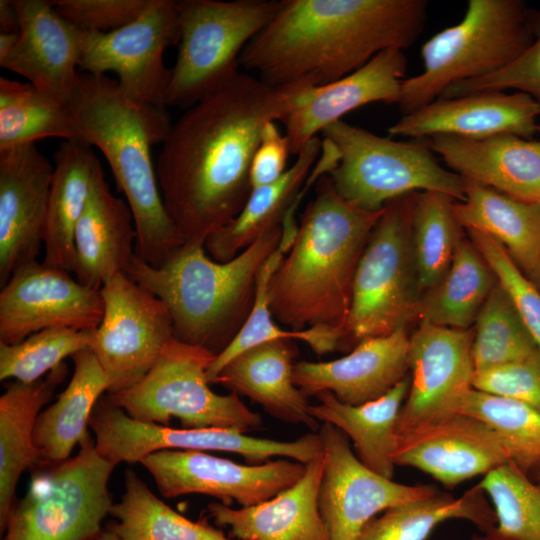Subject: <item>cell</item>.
I'll list each match as a JSON object with an SVG mask.
<instances>
[{
	"instance_id": "28",
	"label": "cell",
	"mask_w": 540,
	"mask_h": 540,
	"mask_svg": "<svg viewBox=\"0 0 540 540\" xmlns=\"http://www.w3.org/2000/svg\"><path fill=\"white\" fill-rule=\"evenodd\" d=\"M294 348L289 340H274L252 347L228 362L212 384L260 404L272 416L316 430L307 397L293 378Z\"/></svg>"
},
{
	"instance_id": "4",
	"label": "cell",
	"mask_w": 540,
	"mask_h": 540,
	"mask_svg": "<svg viewBox=\"0 0 540 540\" xmlns=\"http://www.w3.org/2000/svg\"><path fill=\"white\" fill-rule=\"evenodd\" d=\"M316 188L272 275L270 309L291 330L334 329L343 342L356 267L383 209L368 211L344 199L327 174Z\"/></svg>"
},
{
	"instance_id": "10",
	"label": "cell",
	"mask_w": 540,
	"mask_h": 540,
	"mask_svg": "<svg viewBox=\"0 0 540 540\" xmlns=\"http://www.w3.org/2000/svg\"><path fill=\"white\" fill-rule=\"evenodd\" d=\"M79 446L77 455L33 475L9 513L2 540H93L102 532L113 505L108 483L115 465L98 453L90 435Z\"/></svg>"
},
{
	"instance_id": "39",
	"label": "cell",
	"mask_w": 540,
	"mask_h": 540,
	"mask_svg": "<svg viewBox=\"0 0 540 540\" xmlns=\"http://www.w3.org/2000/svg\"><path fill=\"white\" fill-rule=\"evenodd\" d=\"M455 201L450 195L434 191L415 196L411 248L420 297L444 277L463 236L454 211Z\"/></svg>"
},
{
	"instance_id": "8",
	"label": "cell",
	"mask_w": 540,
	"mask_h": 540,
	"mask_svg": "<svg viewBox=\"0 0 540 540\" xmlns=\"http://www.w3.org/2000/svg\"><path fill=\"white\" fill-rule=\"evenodd\" d=\"M279 6L276 0L178 1L180 39L166 107L186 110L239 74L242 51Z\"/></svg>"
},
{
	"instance_id": "3",
	"label": "cell",
	"mask_w": 540,
	"mask_h": 540,
	"mask_svg": "<svg viewBox=\"0 0 540 540\" xmlns=\"http://www.w3.org/2000/svg\"><path fill=\"white\" fill-rule=\"evenodd\" d=\"M79 141L98 148L124 193L135 222V255L159 268L185 244L170 219L152 159L172 122L165 106L127 97L106 75L80 72L68 105Z\"/></svg>"
},
{
	"instance_id": "21",
	"label": "cell",
	"mask_w": 540,
	"mask_h": 540,
	"mask_svg": "<svg viewBox=\"0 0 540 540\" xmlns=\"http://www.w3.org/2000/svg\"><path fill=\"white\" fill-rule=\"evenodd\" d=\"M540 110L527 94L518 91H483L459 97H438L403 115L388 128L394 137L411 140L439 135L484 138L514 134L534 138L539 133Z\"/></svg>"
},
{
	"instance_id": "9",
	"label": "cell",
	"mask_w": 540,
	"mask_h": 540,
	"mask_svg": "<svg viewBox=\"0 0 540 540\" xmlns=\"http://www.w3.org/2000/svg\"><path fill=\"white\" fill-rule=\"evenodd\" d=\"M212 351L172 337L150 371L134 386L106 399L130 417L162 425L179 419L183 428H226L247 432L262 420L238 395L213 392L207 370Z\"/></svg>"
},
{
	"instance_id": "7",
	"label": "cell",
	"mask_w": 540,
	"mask_h": 540,
	"mask_svg": "<svg viewBox=\"0 0 540 540\" xmlns=\"http://www.w3.org/2000/svg\"><path fill=\"white\" fill-rule=\"evenodd\" d=\"M340 160L327 174L336 191L354 205L379 211L391 200L417 192L465 198L466 181L441 166L422 140L396 141L340 120L322 132Z\"/></svg>"
},
{
	"instance_id": "44",
	"label": "cell",
	"mask_w": 540,
	"mask_h": 540,
	"mask_svg": "<svg viewBox=\"0 0 540 540\" xmlns=\"http://www.w3.org/2000/svg\"><path fill=\"white\" fill-rule=\"evenodd\" d=\"M94 330L49 328L17 344L0 342V380L35 382L67 357L91 348Z\"/></svg>"
},
{
	"instance_id": "35",
	"label": "cell",
	"mask_w": 540,
	"mask_h": 540,
	"mask_svg": "<svg viewBox=\"0 0 540 540\" xmlns=\"http://www.w3.org/2000/svg\"><path fill=\"white\" fill-rule=\"evenodd\" d=\"M496 282L485 258L462 236L444 277L419 298L416 317L437 326L471 329Z\"/></svg>"
},
{
	"instance_id": "20",
	"label": "cell",
	"mask_w": 540,
	"mask_h": 540,
	"mask_svg": "<svg viewBox=\"0 0 540 540\" xmlns=\"http://www.w3.org/2000/svg\"><path fill=\"white\" fill-rule=\"evenodd\" d=\"M54 165L34 143L0 150V285L37 260Z\"/></svg>"
},
{
	"instance_id": "5",
	"label": "cell",
	"mask_w": 540,
	"mask_h": 540,
	"mask_svg": "<svg viewBox=\"0 0 540 540\" xmlns=\"http://www.w3.org/2000/svg\"><path fill=\"white\" fill-rule=\"evenodd\" d=\"M281 237L282 225L226 262L212 259L200 243L184 244L159 268L135 255L126 274L165 303L176 339L217 355L245 323L254 302L257 274Z\"/></svg>"
},
{
	"instance_id": "53",
	"label": "cell",
	"mask_w": 540,
	"mask_h": 540,
	"mask_svg": "<svg viewBox=\"0 0 540 540\" xmlns=\"http://www.w3.org/2000/svg\"><path fill=\"white\" fill-rule=\"evenodd\" d=\"M93 540H122L120 539L114 532L111 530L109 532H101L95 539Z\"/></svg>"
},
{
	"instance_id": "32",
	"label": "cell",
	"mask_w": 540,
	"mask_h": 540,
	"mask_svg": "<svg viewBox=\"0 0 540 540\" xmlns=\"http://www.w3.org/2000/svg\"><path fill=\"white\" fill-rule=\"evenodd\" d=\"M100 162L88 144L64 140L54 154L44 232V260L70 273L74 265V233L86 206Z\"/></svg>"
},
{
	"instance_id": "12",
	"label": "cell",
	"mask_w": 540,
	"mask_h": 540,
	"mask_svg": "<svg viewBox=\"0 0 540 540\" xmlns=\"http://www.w3.org/2000/svg\"><path fill=\"white\" fill-rule=\"evenodd\" d=\"M89 427L98 453L113 465L136 463L162 450L224 451L237 453L260 464L272 457H285L307 464L323 452L319 433L297 440L256 438L235 429L172 428L136 420L102 397L93 409Z\"/></svg>"
},
{
	"instance_id": "52",
	"label": "cell",
	"mask_w": 540,
	"mask_h": 540,
	"mask_svg": "<svg viewBox=\"0 0 540 540\" xmlns=\"http://www.w3.org/2000/svg\"><path fill=\"white\" fill-rule=\"evenodd\" d=\"M527 277L534 286L540 291V259L530 275Z\"/></svg>"
},
{
	"instance_id": "42",
	"label": "cell",
	"mask_w": 540,
	"mask_h": 540,
	"mask_svg": "<svg viewBox=\"0 0 540 540\" xmlns=\"http://www.w3.org/2000/svg\"><path fill=\"white\" fill-rule=\"evenodd\" d=\"M489 498L496 526L489 540H540V482L514 463L502 465L478 483Z\"/></svg>"
},
{
	"instance_id": "47",
	"label": "cell",
	"mask_w": 540,
	"mask_h": 540,
	"mask_svg": "<svg viewBox=\"0 0 540 540\" xmlns=\"http://www.w3.org/2000/svg\"><path fill=\"white\" fill-rule=\"evenodd\" d=\"M150 0H53L56 11L81 31L109 33L136 19Z\"/></svg>"
},
{
	"instance_id": "25",
	"label": "cell",
	"mask_w": 540,
	"mask_h": 540,
	"mask_svg": "<svg viewBox=\"0 0 540 540\" xmlns=\"http://www.w3.org/2000/svg\"><path fill=\"white\" fill-rule=\"evenodd\" d=\"M429 146L465 181L509 196L540 201V139L514 134L484 138L439 135Z\"/></svg>"
},
{
	"instance_id": "22",
	"label": "cell",
	"mask_w": 540,
	"mask_h": 540,
	"mask_svg": "<svg viewBox=\"0 0 540 540\" xmlns=\"http://www.w3.org/2000/svg\"><path fill=\"white\" fill-rule=\"evenodd\" d=\"M407 69L403 50L387 49L356 71L331 83L302 88L281 122L291 154L318 132L366 104L397 103Z\"/></svg>"
},
{
	"instance_id": "23",
	"label": "cell",
	"mask_w": 540,
	"mask_h": 540,
	"mask_svg": "<svg viewBox=\"0 0 540 540\" xmlns=\"http://www.w3.org/2000/svg\"><path fill=\"white\" fill-rule=\"evenodd\" d=\"M19 40L2 61L4 69L25 77L38 89L69 105L79 73L86 32L46 0H14Z\"/></svg>"
},
{
	"instance_id": "31",
	"label": "cell",
	"mask_w": 540,
	"mask_h": 540,
	"mask_svg": "<svg viewBox=\"0 0 540 540\" xmlns=\"http://www.w3.org/2000/svg\"><path fill=\"white\" fill-rule=\"evenodd\" d=\"M321 145L322 139L312 138L277 181L251 190L237 216L206 239L204 247L212 259L229 261L261 235L282 225L320 156Z\"/></svg>"
},
{
	"instance_id": "55",
	"label": "cell",
	"mask_w": 540,
	"mask_h": 540,
	"mask_svg": "<svg viewBox=\"0 0 540 540\" xmlns=\"http://www.w3.org/2000/svg\"><path fill=\"white\" fill-rule=\"evenodd\" d=\"M472 540H489L486 536H475Z\"/></svg>"
},
{
	"instance_id": "15",
	"label": "cell",
	"mask_w": 540,
	"mask_h": 540,
	"mask_svg": "<svg viewBox=\"0 0 540 540\" xmlns=\"http://www.w3.org/2000/svg\"><path fill=\"white\" fill-rule=\"evenodd\" d=\"M141 464L165 498L203 494L225 505L236 501L242 507L257 505L288 489L302 477L306 467L291 459L239 464L195 450L158 451Z\"/></svg>"
},
{
	"instance_id": "14",
	"label": "cell",
	"mask_w": 540,
	"mask_h": 540,
	"mask_svg": "<svg viewBox=\"0 0 540 540\" xmlns=\"http://www.w3.org/2000/svg\"><path fill=\"white\" fill-rule=\"evenodd\" d=\"M179 39L178 1L150 0L127 25L109 33L86 32L79 68L97 76L113 72L127 97L166 107L171 68L163 55Z\"/></svg>"
},
{
	"instance_id": "16",
	"label": "cell",
	"mask_w": 540,
	"mask_h": 540,
	"mask_svg": "<svg viewBox=\"0 0 540 540\" xmlns=\"http://www.w3.org/2000/svg\"><path fill=\"white\" fill-rule=\"evenodd\" d=\"M0 292V342L17 344L49 328L95 330L101 322V289L37 260L17 268Z\"/></svg>"
},
{
	"instance_id": "36",
	"label": "cell",
	"mask_w": 540,
	"mask_h": 540,
	"mask_svg": "<svg viewBox=\"0 0 540 540\" xmlns=\"http://www.w3.org/2000/svg\"><path fill=\"white\" fill-rule=\"evenodd\" d=\"M452 519L466 520L485 535L496 526L492 505L477 484L457 498L439 491L388 508L369 521L355 540H427L439 524Z\"/></svg>"
},
{
	"instance_id": "13",
	"label": "cell",
	"mask_w": 540,
	"mask_h": 540,
	"mask_svg": "<svg viewBox=\"0 0 540 540\" xmlns=\"http://www.w3.org/2000/svg\"><path fill=\"white\" fill-rule=\"evenodd\" d=\"M104 312L93 331L91 351L108 381V393L137 384L154 366L173 336L165 303L126 273L101 287Z\"/></svg>"
},
{
	"instance_id": "27",
	"label": "cell",
	"mask_w": 540,
	"mask_h": 540,
	"mask_svg": "<svg viewBox=\"0 0 540 540\" xmlns=\"http://www.w3.org/2000/svg\"><path fill=\"white\" fill-rule=\"evenodd\" d=\"M323 470L322 453L306 464L294 485L273 498L238 509L214 502L208 511L239 540H329L318 501Z\"/></svg>"
},
{
	"instance_id": "29",
	"label": "cell",
	"mask_w": 540,
	"mask_h": 540,
	"mask_svg": "<svg viewBox=\"0 0 540 540\" xmlns=\"http://www.w3.org/2000/svg\"><path fill=\"white\" fill-rule=\"evenodd\" d=\"M67 374L65 364L35 382L14 381L0 397V526L14 505L22 473L40 462L34 431L41 409Z\"/></svg>"
},
{
	"instance_id": "24",
	"label": "cell",
	"mask_w": 540,
	"mask_h": 540,
	"mask_svg": "<svg viewBox=\"0 0 540 540\" xmlns=\"http://www.w3.org/2000/svg\"><path fill=\"white\" fill-rule=\"evenodd\" d=\"M409 338L402 327L386 336L363 339L336 360L296 362L294 383L306 397L329 391L348 405L374 401L410 374Z\"/></svg>"
},
{
	"instance_id": "19",
	"label": "cell",
	"mask_w": 540,
	"mask_h": 540,
	"mask_svg": "<svg viewBox=\"0 0 540 540\" xmlns=\"http://www.w3.org/2000/svg\"><path fill=\"white\" fill-rule=\"evenodd\" d=\"M393 462L416 468L453 488L512 459L506 443L491 426L457 413L398 435Z\"/></svg>"
},
{
	"instance_id": "38",
	"label": "cell",
	"mask_w": 540,
	"mask_h": 540,
	"mask_svg": "<svg viewBox=\"0 0 540 540\" xmlns=\"http://www.w3.org/2000/svg\"><path fill=\"white\" fill-rule=\"evenodd\" d=\"M47 137L78 140L67 105L31 83L0 78V150Z\"/></svg>"
},
{
	"instance_id": "46",
	"label": "cell",
	"mask_w": 540,
	"mask_h": 540,
	"mask_svg": "<svg viewBox=\"0 0 540 540\" xmlns=\"http://www.w3.org/2000/svg\"><path fill=\"white\" fill-rule=\"evenodd\" d=\"M466 231L499 283L510 295L540 351V291L518 268L500 243L479 231Z\"/></svg>"
},
{
	"instance_id": "30",
	"label": "cell",
	"mask_w": 540,
	"mask_h": 540,
	"mask_svg": "<svg viewBox=\"0 0 540 540\" xmlns=\"http://www.w3.org/2000/svg\"><path fill=\"white\" fill-rule=\"evenodd\" d=\"M410 387V374L382 397L361 405H348L329 392L310 405L314 419L341 430L351 439L358 459L375 473L393 479V453L397 423Z\"/></svg>"
},
{
	"instance_id": "54",
	"label": "cell",
	"mask_w": 540,
	"mask_h": 540,
	"mask_svg": "<svg viewBox=\"0 0 540 540\" xmlns=\"http://www.w3.org/2000/svg\"><path fill=\"white\" fill-rule=\"evenodd\" d=\"M528 476L534 481L540 482V467L533 470Z\"/></svg>"
},
{
	"instance_id": "17",
	"label": "cell",
	"mask_w": 540,
	"mask_h": 540,
	"mask_svg": "<svg viewBox=\"0 0 540 540\" xmlns=\"http://www.w3.org/2000/svg\"><path fill=\"white\" fill-rule=\"evenodd\" d=\"M318 433L324 454L318 501L329 540H355L377 514L439 492L430 485H405L370 470L352 451L348 437L331 424L323 423Z\"/></svg>"
},
{
	"instance_id": "26",
	"label": "cell",
	"mask_w": 540,
	"mask_h": 540,
	"mask_svg": "<svg viewBox=\"0 0 540 540\" xmlns=\"http://www.w3.org/2000/svg\"><path fill=\"white\" fill-rule=\"evenodd\" d=\"M136 240L132 211L111 192L100 165L75 228L72 274L81 284L101 289L116 274L126 273Z\"/></svg>"
},
{
	"instance_id": "49",
	"label": "cell",
	"mask_w": 540,
	"mask_h": 540,
	"mask_svg": "<svg viewBox=\"0 0 540 540\" xmlns=\"http://www.w3.org/2000/svg\"><path fill=\"white\" fill-rule=\"evenodd\" d=\"M289 154L291 149L286 135L280 132L276 121L267 122L250 167L251 188L277 181L288 169L286 165Z\"/></svg>"
},
{
	"instance_id": "1",
	"label": "cell",
	"mask_w": 540,
	"mask_h": 540,
	"mask_svg": "<svg viewBox=\"0 0 540 540\" xmlns=\"http://www.w3.org/2000/svg\"><path fill=\"white\" fill-rule=\"evenodd\" d=\"M302 88L243 73L186 109L162 143L156 173L166 211L185 244H204L241 211L262 129L281 121Z\"/></svg>"
},
{
	"instance_id": "41",
	"label": "cell",
	"mask_w": 540,
	"mask_h": 540,
	"mask_svg": "<svg viewBox=\"0 0 540 540\" xmlns=\"http://www.w3.org/2000/svg\"><path fill=\"white\" fill-rule=\"evenodd\" d=\"M475 371L520 361H540V351L513 300L497 280L473 327Z\"/></svg>"
},
{
	"instance_id": "6",
	"label": "cell",
	"mask_w": 540,
	"mask_h": 540,
	"mask_svg": "<svg viewBox=\"0 0 540 540\" xmlns=\"http://www.w3.org/2000/svg\"><path fill=\"white\" fill-rule=\"evenodd\" d=\"M530 11L521 0H469L462 19L429 38L423 70L404 78L397 105L403 115L440 97L449 86L492 75L533 40Z\"/></svg>"
},
{
	"instance_id": "18",
	"label": "cell",
	"mask_w": 540,
	"mask_h": 540,
	"mask_svg": "<svg viewBox=\"0 0 540 540\" xmlns=\"http://www.w3.org/2000/svg\"><path fill=\"white\" fill-rule=\"evenodd\" d=\"M473 328L454 329L420 321L409 338L410 387L397 436L459 413L473 389Z\"/></svg>"
},
{
	"instance_id": "11",
	"label": "cell",
	"mask_w": 540,
	"mask_h": 540,
	"mask_svg": "<svg viewBox=\"0 0 540 540\" xmlns=\"http://www.w3.org/2000/svg\"><path fill=\"white\" fill-rule=\"evenodd\" d=\"M417 193L400 196L384 206L356 267L342 343L389 335L416 316L420 296L411 219Z\"/></svg>"
},
{
	"instance_id": "34",
	"label": "cell",
	"mask_w": 540,
	"mask_h": 540,
	"mask_svg": "<svg viewBox=\"0 0 540 540\" xmlns=\"http://www.w3.org/2000/svg\"><path fill=\"white\" fill-rule=\"evenodd\" d=\"M74 371L57 400L37 419L34 442L40 462L58 463L70 458L73 448L90 435L94 407L109 391V381L91 349L72 357Z\"/></svg>"
},
{
	"instance_id": "51",
	"label": "cell",
	"mask_w": 540,
	"mask_h": 540,
	"mask_svg": "<svg viewBox=\"0 0 540 540\" xmlns=\"http://www.w3.org/2000/svg\"><path fill=\"white\" fill-rule=\"evenodd\" d=\"M18 40L19 33H0V61L12 52Z\"/></svg>"
},
{
	"instance_id": "40",
	"label": "cell",
	"mask_w": 540,
	"mask_h": 540,
	"mask_svg": "<svg viewBox=\"0 0 540 540\" xmlns=\"http://www.w3.org/2000/svg\"><path fill=\"white\" fill-rule=\"evenodd\" d=\"M292 244L281 239L277 249L261 266L256 279L255 297L252 309L229 345L216 355L207 370V380L214 381L221 369L242 352L274 340L298 339L306 342L318 355L334 351L335 340L333 333L325 328L313 327L303 330H284L273 320L270 309L269 285L285 254Z\"/></svg>"
},
{
	"instance_id": "2",
	"label": "cell",
	"mask_w": 540,
	"mask_h": 540,
	"mask_svg": "<svg viewBox=\"0 0 540 540\" xmlns=\"http://www.w3.org/2000/svg\"><path fill=\"white\" fill-rule=\"evenodd\" d=\"M427 7L425 0H281L240 65L274 87L325 85L384 50L410 47Z\"/></svg>"
},
{
	"instance_id": "33",
	"label": "cell",
	"mask_w": 540,
	"mask_h": 540,
	"mask_svg": "<svg viewBox=\"0 0 540 540\" xmlns=\"http://www.w3.org/2000/svg\"><path fill=\"white\" fill-rule=\"evenodd\" d=\"M454 211L465 230H475L500 243L526 275L540 259V201H526L466 181L465 198Z\"/></svg>"
},
{
	"instance_id": "43",
	"label": "cell",
	"mask_w": 540,
	"mask_h": 540,
	"mask_svg": "<svg viewBox=\"0 0 540 540\" xmlns=\"http://www.w3.org/2000/svg\"><path fill=\"white\" fill-rule=\"evenodd\" d=\"M459 413L491 426L506 443L512 463L527 475L540 467V410L473 388L464 398Z\"/></svg>"
},
{
	"instance_id": "37",
	"label": "cell",
	"mask_w": 540,
	"mask_h": 540,
	"mask_svg": "<svg viewBox=\"0 0 540 540\" xmlns=\"http://www.w3.org/2000/svg\"><path fill=\"white\" fill-rule=\"evenodd\" d=\"M124 488L110 511L117 520L110 530L122 540H233L206 520L175 512L132 470L125 473Z\"/></svg>"
},
{
	"instance_id": "45",
	"label": "cell",
	"mask_w": 540,
	"mask_h": 540,
	"mask_svg": "<svg viewBox=\"0 0 540 540\" xmlns=\"http://www.w3.org/2000/svg\"><path fill=\"white\" fill-rule=\"evenodd\" d=\"M533 40L529 47L504 69L474 80L457 82L440 95L451 98L483 91H518L529 95L540 110V10L530 11ZM540 134V116H539Z\"/></svg>"
},
{
	"instance_id": "50",
	"label": "cell",
	"mask_w": 540,
	"mask_h": 540,
	"mask_svg": "<svg viewBox=\"0 0 540 540\" xmlns=\"http://www.w3.org/2000/svg\"><path fill=\"white\" fill-rule=\"evenodd\" d=\"M1 33H19L20 24L14 0H0Z\"/></svg>"
},
{
	"instance_id": "48",
	"label": "cell",
	"mask_w": 540,
	"mask_h": 540,
	"mask_svg": "<svg viewBox=\"0 0 540 540\" xmlns=\"http://www.w3.org/2000/svg\"><path fill=\"white\" fill-rule=\"evenodd\" d=\"M473 388L540 410V361H520L475 371Z\"/></svg>"
}]
</instances>
